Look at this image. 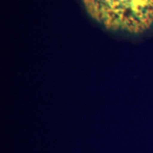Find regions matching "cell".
<instances>
[{"instance_id":"6da1fadb","label":"cell","mask_w":153,"mask_h":153,"mask_svg":"<svg viewBox=\"0 0 153 153\" xmlns=\"http://www.w3.org/2000/svg\"><path fill=\"white\" fill-rule=\"evenodd\" d=\"M88 12L105 27L140 32L153 25V0H82Z\"/></svg>"}]
</instances>
